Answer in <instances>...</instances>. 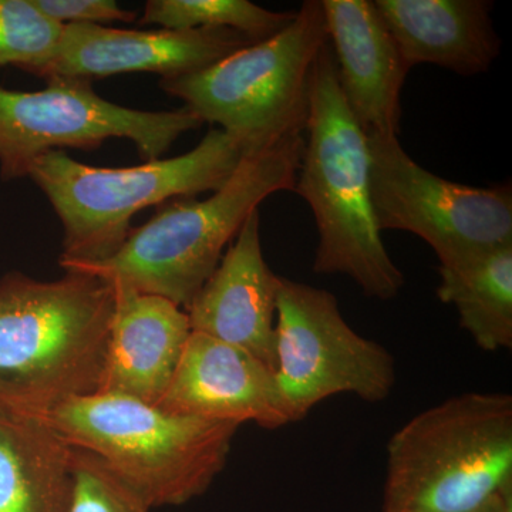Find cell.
Returning a JSON list of instances; mask_svg holds the SVG:
<instances>
[{
  "instance_id": "obj_11",
  "label": "cell",
  "mask_w": 512,
  "mask_h": 512,
  "mask_svg": "<svg viewBox=\"0 0 512 512\" xmlns=\"http://www.w3.org/2000/svg\"><path fill=\"white\" fill-rule=\"evenodd\" d=\"M252 43L248 36L228 29L64 25L55 53L32 74L45 80H93L130 73L168 79L198 72Z\"/></svg>"
},
{
  "instance_id": "obj_3",
  "label": "cell",
  "mask_w": 512,
  "mask_h": 512,
  "mask_svg": "<svg viewBox=\"0 0 512 512\" xmlns=\"http://www.w3.org/2000/svg\"><path fill=\"white\" fill-rule=\"evenodd\" d=\"M293 191L319 232L313 271L346 275L369 298L390 301L404 275L384 247L370 191L367 133L340 90L329 40L313 69L301 167Z\"/></svg>"
},
{
  "instance_id": "obj_9",
  "label": "cell",
  "mask_w": 512,
  "mask_h": 512,
  "mask_svg": "<svg viewBox=\"0 0 512 512\" xmlns=\"http://www.w3.org/2000/svg\"><path fill=\"white\" fill-rule=\"evenodd\" d=\"M39 92L0 87V175L28 177L37 158L59 148L93 150L127 138L144 161L160 160L178 137L202 126L190 110L130 109L103 99L92 80H46Z\"/></svg>"
},
{
  "instance_id": "obj_7",
  "label": "cell",
  "mask_w": 512,
  "mask_h": 512,
  "mask_svg": "<svg viewBox=\"0 0 512 512\" xmlns=\"http://www.w3.org/2000/svg\"><path fill=\"white\" fill-rule=\"evenodd\" d=\"M326 42L320 0H306L276 35L198 72L161 79L160 87L249 156L305 134L313 69Z\"/></svg>"
},
{
  "instance_id": "obj_4",
  "label": "cell",
  "mask_w": 512,
  "mask_h": 512,
  "mask_svg": "<svg viewBox=\"0 0 512 512\" xmlns=\"http://www.w3.org/2000/svg\"><path fill=\"white\" fill-rule=\"evenodd\" d=\"M245 157L238 141L212 128L188 153L136 167H93L49 151L37 158L28 177L62 222L60 264H90L119 251L138 212L220 190Z\"/></svg>"
},
{
  "instance_id": "obj_21",
  "label": "cell",
  "mask_w": 512,
  "mask_h": 512,
  "mask_svg": "<svg viewBox=\"0 0 512 512\" xmlns=\"http://www.w3.org/2000/svg\"><path fill=\"white\" fill-rule=\"evenodd\" d=\"M143 500L119 478L89 473L77 478L66 512H150Z\"/></svg>"
},
{
  "instance_id": "obj_18",
  "label": "cell",
  "mask_w": 512,
  "mask_h": 512,
  "mask_svg": "<svg viewBox=\"0 0 512 512\" xmlns=\"http://www.w3.org/2000/svg\"><path fill=\"white\" fill-rule=\"evenodd\" d=\"M440 301L484 352L512 348V244L456 266H439Z\"/></svg>"
},
{
  "instance_id": "obj_14",
  "label": "cell",
  "mask_w": 512,
  "mask_h": 512,
  "mask_svg": "<svg viewBox=\"0 0 512 512\" xmlns=\"http://www.w3.org/2000/svg\"><path fill=\"white\" fill-rule=\"evenodd\" d=\"M340 90L366 133L397 136L407 64L375 2L320 0Z\"/></svg>"
},
{
  "instance_id": "obj_5",
  "label": "cell",
  "mask_w": 512,
  "mask_h": 512,
  "mask_svg": "<svg viewBox=\"0 0 512 512\" xmlns=\"http://www.w3.org/2000/svg\"><path fill=\"white\" fill-rule=\"evenodd\" d=\"M510 487V394H458L387 444L383 512H478Z\"/></svg>"
},
{
  "instance_id": "obj_22",
  "label": "cell",
  "mask_w": 512,
  "mask_h": 512,
  "mask_svg": "<svg viewBox=\"0 0 512 512\" xmlns=\"http://www.w3.org/2000/svg\"><path fill=\"white\" fill-rule=\"evenodd\" d=\"M46 18L60 25H101L134 22L136 13L128 12L113 0H32Z\"/></svg>"
},
{
  "instance_id": "obj_17",
  "label": "cell",
  "mask_w": 512,
  "mask_h": 512,
  "mask_svg": "<svg viewBox=\"0 0 512 512\" xmlns=\"http://www.w3.org/2000/svg\"><path fill=\"white\" fill-rule=\"evenodd\" d=\"M72 454L45 420L0 404V512H66Z\"/></svg>"
},
{
  "instance_id": "obj_19",
  "label": "cell",
  "mask_w": 512,
  "mask_h": 512,
  "mask_svg": "<svg viewBox=\"0 0 512 512\" xmlns=\"http://www.w3.org/2000/svg\"><path fill=\"white\" fill-rule=\"evenodd\" d=\"M293 16L248 0H148L140 23L171 30H235L259 42L285 29Z\"/></svg>"
},
{
  "instance_id": "obj_8",
  "label": "cell",
  "mask_w": 512,
  "mask_h": 512,
  "mask_svg": "<svg viewBox=\"0 0 512 512\" xmlns=\"http://www.w3.org/2000/svg\"><path fill=\"white\" fill-rule=\"evenodd\" d=\"M275 377L291 423L338 394L383 402L397 380L392 353L353 330L332 293L282 276L276 299Z\"/></svg>"
},
{
  "instance_id": "obj_20",
  "label": "cell",
  "mask_w": 512,
  "mask_h": 512,
  "mask_svg": "<svg viewBox=\"0 0 512 512\" xmlns=\"http://www.w3.org/2000/svg\"><path fill=\"white\" fill-rule=\"evenodd\" d=\"M63 30L32 0H0V66L12 64L32 74L55 53Z\"/></svg>"
},
{
  "instance_id": "obj_12",
  "label": "cell",
  "mask_w": 512,
  "mask_h": 512,
  "mask_svg": "<svg viewBox=\"0 0 512 512\" xmlns=\"http://www.w3.org/2000/svg\"><path fill=\"white\" fill-rule=\"evenodd\" d=\"M168 412L276 430L291 423L274 370L238 346L191 332L180 365L157 403Z\"/></svg>"
},
{
  "instance_id": "obj_10",
  "label": "cell",
  "mask_w": 512,
  "mask_h": 512,
  "mask_svg": "<svg viewBox=\"0 0 512 512\" xmlns=\"http://www.w3.org/2000/svg\"><path fill=\"white\" fill-rule=\"evenodd\" d=\"M370 191L380 231L417 235L440 266H456L512 244L510 185L491 188L444 180L417 164L397 136L367 133Z\"/></svg>"
},
{
  "instance_id": "obj_6",
  "label": "cell",
  "mask_w": 512,
  "mask_h": 512,
  "mask_svg": "<svg viewBox=\"0 0 512 512\" xmlns=\"http://www.w3.org/2000/svg\"><path fill=\"white\" fill-rule=\"evenodd\" d=\"M42 420L70 446L100 457L151 510L204 494L227 466L239 429L103 393L70 400Z\"/></svg>"
},
{
  "instance_id": "obj_1",
  "label": "cell",
  "mask_w": 512,
  "mask_h": 512,
  "mask_svg": "<svg viewBox=\"0 0 512 512\" xmlns=\"http://www.w3.org/2000/svg\"><path fill=\"white\" fill-rule=\"evenodd\" d=\"M113 308V285L97 276L0 279V404L43 419L97 393Z\"/></svg>"
},
{
  "instance_id": "obj_16",
  "label": "cell",
  "mask_w": 512,
  "mask_h": 512,
  "mask_svg": "<svg viewBox=\"0 0 512 512\" xmlns=\"http://www.w3.org/2000/svg\"><path fill=\"white\" fill-rule=\"evenodd\" d=\"M409 69L444 67L460 76L487 72L500 53L487 0H376Z\"/></svg>"
},
{
  "instance_id": "obj_24",
  "label": "cell",
  "mask_w": 512,
  "mask_h": 512,
  "mask_svg": "<svg viewBox=\"0 0 512 512\" xmlns=\"http://www.w3.org/2000/svg\"><path fill=\"white\" fill-rule=\"evenodd\" d=\"M500 512H512V493L508 494L507 498H505Z\"/></svg>"
},
{
  "instance_id": "obj_2",
  "label": "cell",
  "mask_w": 512,
  "mask_h": 512,
  "mask_svg": "<svg viewBox=\"0 0 512 512\" xmlns=\"http://www.w3.org/2000/svg\"><path fill=\"white\" fill-rule=\"evenodd\" d=\"M303 146L305 134L249 154L207 200L175 198L158 205L153 218L131 229L110 258L60 266L64 272L161 296L185 311L249 215L276 192L293 191Z\"/></svg>"
},
{
  "instance_id": "obj_23",
  "label": "cell",
  "mask_w": 512,
  "mask_h": 512,
  "mask_svg": "<svg viewBox=\"0 0 512 512\" xmlns=\"http://www.w3.org/2000/svg\"><path fill=\"white\" fill-rule=\"evenodd\" d=\"M510 493H512V487L508 488V490H505L504 493L500 495V497L495 498L493 503L487 505L484 510L478 512H500L501 507H503L505 498H507V495Z\"/></svg>"
},
{
  "instance_id": "obj_13",
  "label": "cell",
  "mask_w": 512,
  "mask_h": 512,
  "mask_svg": "<svg viewBox=\"0 0 512 512\" xmlns=\"http://www.w3.org/2000/svg\"><path fill=\"white\" fill-rule=\"evenodd\" d=\"M259 227L256 210L185 312L192 332L245 349L275 373L276 299L281 276L265 262Z\"/></svg>"
},
{
  "instance_id": "obj_15",
  "label": "cell",
  "mask_w": 512,
  "mask_h": 512,
  "mask_svg": "<svg viewBox=\"0 0 512 512\" xmlns=\"http://www.w3.org/2000/svg\"><path fill=\"white\" fill-rule=\"evenodd\" d=\"M113 285V284H111ZM106 355L97 393L157 404L192 332L187 312L168 299L113 285Z\"/></svg>"
}]
</instances>
